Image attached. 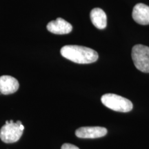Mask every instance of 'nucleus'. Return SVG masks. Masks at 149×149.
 I'll use <instances>...</instances> for the list:
<instances>
[{"label": "nucleus", "mask_w": 149, "mask_h": 149, "mask_svg": "<svg viewBox=\"0 0 149 149\" xmlns=\"http://www.w3.org/2000/svg\"><path fill=\"white\" fill-rule=\"evenodd\" d=\"M61 55L65 58L77 64H91L97 60L98 53L85 46L67 45L61 48Z\"/></svg>", "instance_id": "1"}, {"label": "nucleus", "mask_w": 149, "mask_h": 149, "mask_svg": "<svg viewBox=\"0 0 149 149\" xmlns=\"http://www.w3.org/2000/svg\"><path fill=\"white\" fill-rule=\"evenodd\" d=\"M101 101L105 107L115 111L127 113L133 109V103L129 100L113 93H107L102 97Z\"/></svg>", "instance_id": "2"}, {"label": "nucleus", "mask_w": 149, "mask_h": 149, "mask_svg": "<svg viewBox=\"0 0 149 149\" xmlns=\"http://www.w3.org/2000/svg\"><path fill=\"white\" fill-rule=\"evenodd\" d=\"M24 127L20 121H6L0 130V138L3 142L10 144L17 141L23 134Z\"/></svg>", "instance_id": "3"}, {"label": "nucleus", "mask_w": 149, "mask_h": 149, "mask_svg": "<svg viewBox=\"0 0 149 149\" xmlns=\"http://www.w3.org/2000/svg\"><path fill=\"white\" fill-rule=\"evenodd\" d=\"M131 56L137 69L143 72H149V47L141 44L134 46Z\"/></svg>", "instance_id": "4"}, {"label": "nucleus", "mask_w": 149, "mask_h": 149, "mask_svg": "<svg viewBox=\"0 0 149 149\" xmlns=\"http://www.w3.org/2000/svg\"><path fill=\"white\" fill-rule=\"evenodd\" d=\"M107 129L100 126H84L76 130L75 135L77 137L84 139H95L105 136Z\"/></svg>", "instance_id": "5"}, {"label": "nucleus", "mask_w": 149, "mask_h": 149, "mask_svg": "<svg viewBox=\"0 0 149 149\" xmlns=\"http://www.w3.org/2000/svg\"><path fill=\"white\" fill-rule=\"evenodd\" d=\"M47 30L50 33L57 35L68 34L72 31V26L70 23L62 18L50 22L47 24Z\"/></svg>", "instance_id": "6"}, {"label": "nucleus", "mask_w": 149, "mask_h": 149, "mask_svg": "<svg viewBox=\"0 0 149 149\" xmlns=\"http://www.w3.org/2000/svg\"><path fill=\"white\" fill-rule=\"evenodd\" d=\"M132 16L137 24L141 25H148L149 6L144 3H137L134 6Z\"/></svg>", "instance_id": "7"}, {"label": "nucleus", "mask_w": 149, "mask_h": 149, "mask_svg": "<svg viewBox=\"0 0 149 149\" xmlns=\"http://www.w3.org/2000/svg\"><path fill=\"white\" fill-rule=\"evenodd\" d=\"M19 82L17 79L9 75L0 77V93L3 95L13 94L18 90Z\"/></svg>", "instance_id": "8"}, {"label": "nucleus", "mask_w": 149, "mask_h": 149, "mask_svg": "<svg viewBox=\"0 0 149 149\" xmlns=\"http://www.w3.org/2000/svg\"><path fill=\"white\" fill-rule=\"evenodd\" d=\"M90 17L93 24L97 29H104L107 27V15L102 9L99 8H93L90 13Z\"/></svg>", "instance_id": "9"}, {"label": "nucleus", "mask_w": 149, "mask_h": 149, "mask_svg": "<svg viewBox=\"0 0 149 149\" xmlns=\"http://www.w3.org/2000/svg\"><path fill=\"white\" fill-rule=\"evenodd\" d=\"M61 149H79V148L76 146H74L73 144L66 143V144H64L62 145Z\"/></svg>", "instance_id": "10"}]
</instances>
